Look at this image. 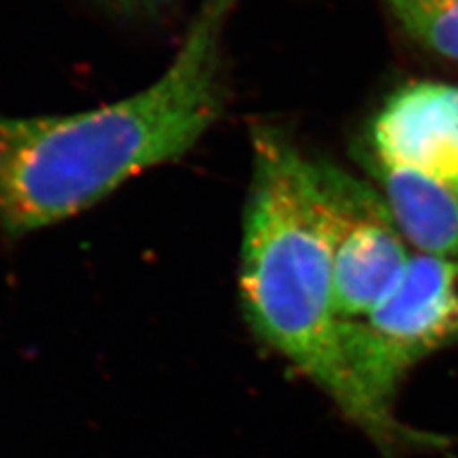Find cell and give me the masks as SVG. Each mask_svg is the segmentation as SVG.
<instances>
[{
  "label": "cell",
  "instance_id": "7a4b0ae2",
  "mask_svg": "<svg viewBox=\"0 0 458 458\" xmlns=\"http://www.w3.org/2000/svg\"><path fill=\"white\" fill-rule=\"evenodd\" d=\"M242 227L241 296L256 335L333 397L382 451L439 439L399 424L357 386L340 346L335 308V208L328 166L274 131L254 132Z\"/></svg>",
  "mask_w": 458,
  "mask_h": 458
},
{
  "label": "cell",
  "instance_id": "8992f818",
  "mask_svg": "<svg viewBox=\"0 0 458 458\" xmlns=\"http://www.w3.org/2000/svg\"><path fill=\"white\" fill-rule=\"evenodd\" d=\"M375 166L386 205L409 245L458 260V195L414 168L380 159Z\"/></svg>",
  "mask_w": 458,
  "mask_h": 458
},
{
  "label": "cell",
  "instance_id": "5b68a950",
  "mask_svg": "<svg viewBox=\"0 0 458 458\" xmlns=\"http://www.w3.org/2000/svg\"><path fill=\"white\" fill-rule=\"evenodd\" d=\"M372 141L377 159L419 170L458 195V86L399 90L377 117Z\"/></svg>",
  "mask_w": 458,
  "mask_h": 458
},
{
  "label": "cell",
  "instance_id": "6da1fadb",
  "mask_svg": "<svg viewBox=\"0 0 458 458\" xmlns=\"http://www.w3.org/2000/svg\"><path fill=\"white\" fill-rule=\"evenodd\" d=\"M235 4L207 0L146 90L73 114L0 117V225L12 235L52 225L188 153L222 109V35Z\"/></svg>",
  "mask_w": 458,
  "mask_h": 458
},
{
  "label": "cell",
  "instance_id": "277c9868",
  "mask_svg": "<svg viewBox=\"0 0 458 458\" xmlns=\"http://www.w3.org/2000/svg\"><path fill=\"white\" fill-rule=\"evenodd\" d=\"M335 208L333 286L342 323L360 321L405 274L411 256L384 197L328 166Z\"/></svg>",
  "mask_w": 458,
  "mask_h": 458
},
{
  "label": "cell",
  "instance_id": "52a82bcc",
  "mask_svg": "<svg viewBox=\"0 0 458 458\" xmlns=\"http://www.w3.org/2000/svg\"><path fill=\"white\" fill-rule=\"evenodd\" d=\"M422 47L458 62V0H386Z\"/></svg>",
  "mask_w": 458,
  "mask_h": 458
},
{
  "label": "cell",
  "instance_id": "ba28073f",
  "mask_svg": "<svg viewBox=\"0 0 458 458\" xmlns=\"http://www.w3.org/2000/svg\"><path fill=\"white\" fill-rule=\"evenodd\" d=\"M106 3L124 13H155L166 8L172 0H106Z\"/></svg>",
  "mask_w": 458,
  "mask_h": 458
},
{
  "label": "cell",
  "instance_id": "3957f363",
  "mask_svg": "<svg viewBox=\"0 0 458 458\" xmlns=\"http://www.w3.org/2000/svg\"><path fill=\"white\" fill-rule=\"evenodd\" d=\"M458 340V260L412 254L405 274L360 321H340L344 360L363 394L392 414V397L422 357Z\"/></svg>",
  "mask_w": 458,
  "mask_h": 458
}]
</instances>
